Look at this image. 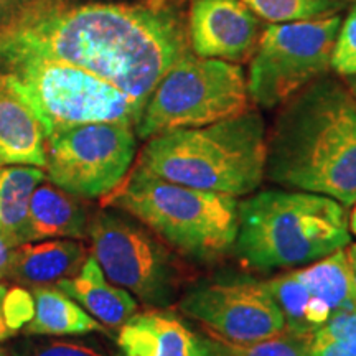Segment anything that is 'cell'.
I'll list each match as a JSON object with an SVG mask.
<instances>
[{
  "label": "cell",
  "mask_w": 356,
  "mask_h": 356,
  "mask_svg": "<svg viewBox=\"0 0 356 356\" xmlns=\"http://www.w3.org/2000/svg\"><path fill=\"white\" fill-rule=\"evenodd\" d=\"M186 15V0H42L0 26V63L61 61L145 104L163 74L191 53Z\"/></svg>",
  "instance_id": "1"
},
{
  "label": "cell",
  "mask_w": 356,
  "mask_h": 356,
  "mask_svg": "<svg viewBox=\"0 0 356 356\" xmlns=\"http://www.w3.org/2000/svg\"><path fill=\"white\" fill-rule=\"evenodd\" d=\"M266 178L284 188L356 203V99L320 76L282 104L266 136Z\"/></svg>",
  "instance_id": "2"
},
{
  "label": "cell",
  "mask_w": 356,
  "mask_h": 356,
  "mask_svg": "<svg viewBox=\"0 0 356 356\" xmlns=\"http://www.w3.org/2000/svg\"><path fill=\"white\" fill-rule=\"evenodd\" d=\"M266 124L254 109L147 139L134 168L190 188L229 197L254 193L266 178Z\"/></svg>",
  "instance_id": "3"
},
{
  "label": "cell",
  "mask_w": 356,
  "mask_h": 356,
  "mask_svg": "<svg viewBox=\"0 0 356 356\" xmlns=\"http://www.w3.org/2000/svg\"><path fill=\"white\" fill-rule=\"evenodd\" d=\"M351 241L346 207L300 190H264L238 203L234 254L254 270L305 266Z\"/></svg>",
  "instance_id": "4"
},
{
  "label": "cell",
  "mask_w": 356,
  "mask_h": 356,
  "mask_svg": "<svg viewBox=\"0 0 356 356\" xmlns=\"http://www.w3.org/2000/svg\"><path fill=\"white\" fill-rule=\"evenodd\" d=\"M238 203L229 195L172 184L137 168L102 198V207L136 218L178 254L208 264L234 248Z\"/></svg>",
  "instance_id": "5"
},
{
  "label": "cell",
  "mask_w": 356,
  "mask_h": 356,
  "mask_svg": "<svg viewBox=\"0 0 356 356\" xmlns=\"http://www.w3.org/2000/svg\"><path fill=\"white\" fill-rule=\"evenodd\" d=\"M243 66L188 53L163 74L147 99L136 136L210 126L251 108Z\"/></svg>",
  "instance_id": "6"
},
{
  "label": "cell",
  "mask_w": 356,
  "mask_h": 356,
  "mask_svg": "<svg viewBox=\"0 0 356 356\" xmlns=\"http://www.w3.org/2000/svg\"><path fill=\"white\" fill-rule=\"evenodd\" d=\"M88 239L106 277L142 304L165 309L177 299L185 267L175 251L136 218L104 207L91 215Z\"/></svg>",
  "instance_id": "7"
},
{
  "label": "cell",
  "mask_w": 356,
  "mask_h": 356,
  "mask_svg": "<svg viewBox=\"0 0 356 356\" xmlns=\"http://www.w3.org/2000/svg\"><path fill=\"white\" fill-rule=\"evenodd\" d=\"M0 71L12 73L22 83L47 122L48 134L91 122L136 127L145 106L114 84L61 61L22 56L0 63Z\"/></svg>",
  "instance_id": "8"
},
{
  "label": "cell",
  "mask_w": 356,
  "mask_h": 356,
  "mask_svg": "<svg viewBox=\"0 0 356 356\" xmlns=\"http://www.w3.org/2000/svg\"><path fill=\"white\" fill-rule=\"evenodd\" d=\"M340 25L341 17L333 15L266 26L249 60L251 101L259 108L274 109L327 74Z\"/></svg>",
  "instance_id": "9"
},
{
  "label": "cell",
  "mask_w": 356,
  "mask_h": 356,
  "mask_svg": "<svg viewBox=\"0 0 356 356\" xmlns=\"http://www.w3.org/2000/svg\"><path fill=\"white\" fill-rule=\"evenodd\" d=\"M136 127L91 122L50 134L47 180L81 198H104L126 178L136 159Z\"/></svg>",
  "instance_id": "10"
},
{
  "label": "cell",
  "mask_w": 356,
  "mask_h": 356,
  "mask_svg": "<svg viewBox=\"0 0 356 356\" xmlns=\"http://www.w3.org/2000/svg\"><path fill=\"white\" fill-rule=\"evenodd\" d=\"M178 310L231 345L256 343L286 330L282 312L264 282L204 284L186 292Z\"/></svg>",
  "instance_id": "11"
},
{
  "label": "cell",
  "mask_w": 356,
  "mask_h": 356,
  "mask_svg": "<svg viewBox=\"0 0 356 356\" xmlns=\"http://www.w3.org/2000/svg\"><path fill=\"white\" fill-rule=\"evenodd\" d=\"M286 330L314 333L333 315L356 307V284L345 249L264 282Z\"/></svg>",
  "instance_id": "12"
},
{
  "label": "cell",
  "mask_w": 356,
  "mask_h": 356,
  "mask_svg": "<svg viewBox=\"0 0 356 356\" xmlns=\"http://www.w3.org/2000/svg\"><path fill=\"white\" fill-rule=\"evenodd\" d=\"M186 25L191 53L238 65L251 60L266 29L241 0H190Z\"/></svg>",
  "instance_id": "13"
},
{
  "label": "cell",
  "mask_w": 356,
  "mask_h": 356,
  "mask_svg": "<svg viewBox=\"0 0 356 356\" xmlns=\"http://www.w3.org/2000/svg\"><path fill=\"white\" fill-rule=\"evenodd\" d=\"M48 127L22 83L0 71V167L47 163Z\"/></svg>",
  "instance_id": "14"
},
{
  "label": "cell",
  "mask_w": 356,
  "mask_h": 356,
  "mask_svg": "<svg viewBox=\"0 0 356 356\" xmlns=\"http://www.w3.org/2000/svg\"><path fill=\"white\" fill-rule=\"evenodd\" d=\"M115 345L118 356H220L216 340L200 337L168 309L136 312L118 330Z\"/></svg>",
  "instance_id": "15"
},
{
  "label": "cell",
  "mask_w": 356,
  "mask_h": 356,
  "mask_svg": "<svg viewBox=\"0 0 356 356\" xmlns=\"http://www.w3.org/2000/svg\"><path fill=\"white\" fill-rule=\"evenodd\" d=\"M88 259L81 239H43L13 248L8 280L24 287L55 286L73 277Z\"/></svg>",
  "instance_id": "16"
},
{
  "label": "cell",
  "mask_w": 356,
  "mask_h": 356,
  "mask_svg": "<svg viewBox=\"0 0 356 356\" xmlns=\"http://www.w3.org/2000/svg\"><path fill=\"white\" fill-rule=\"evenodd\" d=\"M55 286L76 300L108 330H119L139 307L132 293L106 277L92 256H88L78 274L60 280Z\"/></svg>",
  "instance_id": "17"
},
{
  "label": "cell",
  "mask_w": 356,
  "mask_h": 356,
  "mask_svg": "<svg viewBox=\"0 0 356 356\" xmlns=\"http://www.w3.org/2000/svg\"><path fill=\"white\" fill-rule=\"evenodd\" d=\"M89 215L81 197L70 193L47 178L35 188L30 202V241L88 239Z\"/></svg>",
  "instance_id": "18"
},
{
  "label": "cell",
  "mask_w": 356,
  "mask_h": 356,
  "mask_svg": "<svg viewBox=\"0 0 356 356\" xmlns=\"http://www.w3.org/2000/svg\"><path fill=\"white\" fill-rule=\"evenodd\" d=\"M35 312L24 327L29 337H76L88 333H108L76 300L56 286L32 287Z\"/></svg>",
  "instance_id": "19"
},
{
  "label": "cell",
  "mask_w": 356,
  "mask_h": 356,
  "mask_svg": "<svg viewBox=\"0 0 356 356\" xmlns=\"http://www.w3.org/2000/svg\"><path fill=\"white\" fill-rule=\"evenodd\" d=\"M44 178L47 173L40 167H0V236L12 248L30 243V202Z\"/></svg>",
  "instance_id": "20"
},
{
  "label": "cell",
  "mask_w": 356,
  "mask_h": 356,
  "mask_svg": "<svg viewBox=\"0 0 356 356\" xmlns=\"http://www.w3.org/2000/svg\"><path fill=\"white\" fill-rule=\"evenodd\" d=\"M261 20L269 24L322 20L340 15L348 0H241Z\"/></svg>",
  "instance_id": "21"
},
{
  "label": "cell",
  "mask_w": 356,
  "mask_h": 356,
  "mask_svg": "<svg viewBox=\"0 0 356 356\" xmlns=\"http://www.w3.org/2000/svg\"><path fill=\"white\" fill-rule=\"evenodd\" d=\"M307 356H356V307L338 312L312 333Z\"/></svg>",
  "instance_id": "22"
},
{
  "label": "cell",
  "mask_w": 356,
  "mask_h": 356,
  "mask_svg": "<svg viewBox=\"0 0 356 356\" xmlns=\"http://www.w3.org/2000/svg\"><path fill=\"white\" fill-rule=\"evenodd\" d=\"M312 333L284 330L279 335L249 345H231L218 341L220 356H307Z\"/></svg>",
  "instance_id": "23"
},
{
  "label": "cell",
  "mask_w": 356,
  "mask_h": 356,
  "mask_svg": "<svg viewBox=\"0 0 356 356\" xmlns=\"http://www.w3.org/2000/svg\"><path fill=\"white\" fill-rule=\"evenodd\" d=\"M10 351L13 356H114L96 341L56 337L19 341Z\"/></svg>",
  "instance_id": "24"
},
{
  "label": "cell",
  "mask_w": 356,
  "mask_h": 356,
  "mask_svg": "<svg viewBox=\"0 0 356 356\" xmlns=\"http://www.w3.org/2000/svg\"><path fill=\"white\" fill-rule=\"evenodd\" d=\"M332 70L343 78L356 74V3L348 10L337 33L332 53Z\"/></svg>",
  "instance_id": "25"
},
{
  "label": "cell",
  "mask_w": 356,
  "mask_h": 356,
  "mask_svg": "<svg viewBox=\"0 0 356 356\" xmlns=\"http://www.w3.org/2000/svg\"><path fill=\"white\" fill-rule=\"evenodd\" d=\"M3 312H6L7 325L13 332L24 328L26 323L33 317L35 305L32 292L26 289H12L6 293V300H3Z\"/></svg>",
  "instance_id": "26"
},
{
  "label": "cell",
  "mask_w": 356,
  "mask_h": 356,
  "mask_svg": "<svg viewBox=\"0 0 356 356\" xmlns=\"http://www.w3.org/2000/svg\"><path fill=\"white\" fill-rule=\"evenodd\" d=\"M12 252H13V248L2 238V236H0V280L8 279Z\"/></svg>",
  "instance_id": "27"
},
{
  "label": "cell",
  "mask_w": 356,
  "mask_h": 356,
  "mask_svg": "<svg viewBox=\"0 0 356 356\" xmlns=\"http://www.w3.org/2000/svg\"><path fill=\"white\" fill-rule=\"evenodd\" d=\"M6 293H7V287L0 284V341L8 340L12 335H15V332H13L12 328L7 325L6 312H3V300H6Z\"/></svg>",
  "instance_id": "28"
},
{
  "label": "cell",
  "mask_w": 356,
  "mask_h": 356,
  "mask_svg": "<svg viewBox=\"0 0 356 356\" xmlns=\"http://www.w3.org/2000/svg\"><path fill=\"white\" fill-rule=\"evenodd\" d=\"M346 259H348V264H350V269H351V274H353V279H355V284H356V244H348L346 246Z\"/></svg>",
  "instance_id": "29"
},
{
  "label": "cell",
  "mask_w": 356,
  "mask_h": 356,
  "mask_svg": "<svg viewBox=\"0 0 356 356\" xmlns=\"http://www.w3.org/2000/svg\"><path fill=\"white\" fill-rule=\"evenodd\" d=\"M348 226H350V231L356 236V204L353 208V211H351V215L348 216Z\"/></svg>",
  "instance_id": "30"
},
{
  "label": "cell",
  "mask_w": 356,
  "mask_h": 356,
  "mask_svg": "<svg viewBox=\"0 0 356 356\" xmlns=\"http://www.w3.org/2000/svg\"><path fill=\"white\" fill-rule=\"evenodd\" d=\"M346 86H348V89L351 91V95H353L355 99H356V74H355V76L346 78Z\"/></svg>",
  "instance_id": "31"
},
{
  "label": "cell",
  "mask_w": 356,
  "mask_h": 356,
  "mask_svg": "<svg viewBox=\"0 0 356 356\" xmlns=\"http://www.w3.org/2000/svg\"><path fill=\"white\" fill-rule=\"evenodd\" d=\"M0 356H13L10 348H3V346H0Z\"/></svg>",
  "instance_id": "32"
}]
</instances>
